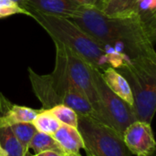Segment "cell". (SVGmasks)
I'll return each mask as SVG.
<instances>
[{
    "instance_id": "13",
    "label": "cell",
    "mask_w": 156,
    "mask_h": 156,
    "mask_svg": "<svg viewBox=\"0 0 156 156\" xmlns=\"http://www.w3.org/2000/svg\"><path fill=\"white\" fill-rule=\"evenodd\" d=\"M138 0H103L101 11L108 17H124L137 12Z\"/></svg>"
},
{
    "instance_id": "4",
    "label": "cell",
    "mask_w": 156,
    "mask_h": 156,
    "mask_svg": "<svg viewBox=\"0 0 156 156\" xmlns=\"http://www.w3.org/2000/svg\"><path fill=\"white\" fill-rule=\"evenodd\" d=\"M28 76L32 90L41 102L43 110L63 104L74 110L78 115L97 118L87 97L66 80L53 72L39 75L31 68H28Z\"/></svg>"
},
{
    "instance_id": "25",
    "label": "cell",
    "mask_w": 156,
    "mask_h": 156,
    "mask_svg": "<svg viewBox=\"0 0 156 156\" xmlns=\"http://www.w3.org/2000/svg\"><path fill=\"white\" fill-rule=\"evenodd\" d=\"M150 156H156V155H155V154H152V155H150Z\"/></svg>"
},
{
    "instance_id": "3",
    "label": "cell",
    "mask_w": 156,
    "mask_h": 156,
    "mask_svg": "<svg viewBox=\"0 0 156 156\" xmlns=\"http://www.w3.org/2000/svg\"><path fill=\"white\" fill-rule=\"evenodd\" d=\"M117 70L130 85L136 120L151 123L156 108V59L135 57Z\"/></svg>"
},
{
    "instance_id": "5",
    "label": "cell",
    "mask_w": 156,
    "mask_h": 156,
    "mask_svg": "<svg viewBox=\"0 0 156 156\" xmlns=\"http://www.w3.org/2000/svg\"><path fill=\"white\" fill-rule=\"evenodd\" d=\"M78 130L87 156H131L122 135L108 124L90 116L78 115Z\"/></svg>"
},
{
    "instance_id": "12",
    "label": "cell",
    "mask_w": 156,
    "mask_h": 156,
    "mask_svg": "<svg viewBox=\"0 0 156 156\" xmlns=\"http://www.w3.org/2000/svg\"><path fill=\"white\" fill-rule=\"evenodd\" d=\"M101 73L107 87L114 94H116L122 101L128 103L131 107H133V98L130 85L125 80V78L120 72H118L117 69L112 67L105 69Z\"/></svg>"
},
{
    "instance_id": "21",
    "label": "cell",
    "mask_w": 156,
    "mask_h": 156,
    "mask_svg": "<svg viewBox=\"0 0 156 156\" xmlns=\"http://www.w3.org/2000/svg\"><path fill=\"white\" fill-rule=\"evenodd\" d=\"M102 1H103V0H90V5H93V6H95V7L101 9Z\"/></svg>"
},
{
    "instance_id": "19",
    "label": "cell",
    "mask_w": 156,
    "mask_h": 156,
    "mask_svg": "<svg viewBox=\"0 0 156 156\" xmlns=\"http://www.w3.org/2000/svg\"><path fill=\"white\" fill-rule=\"evenodd\" d=\"M16 14H23L28 16V12L15 1L0 0V18Z\"/></svg>"
},
{
    "instance_id": "10",
    "label": "cell",
    "mask_w": 156,
    "mask_h": 156,
    "mask_svg": "<svg viewBox=\"0 0 156 156\" xmlns=\"http://www.w3.org/2000/svg\"><path fill=\"white\" fill-rule=\"evenodd\" d=\"M28 6L43 14L70 18L78 7L72 0H26L21 5Z\"/></svg>"
},
{
    "instance_id": "23",
    "label": "cell",
    "mask_w": 156,
    "mask_h": 156,
    "mask_svg": "<svg viewBox=\"0 0 156 156\" xmlns=\"http://www.w3.org/2000/svg\"><path fill=\"white\" fill-rule=\"evenodd\" d=\"M0 156H5V154H4V152L1 150V148H0Z\"/></svg>"
},
{
    "instance_id": "18",
    "label": "cell",
    "mask_w": 156,
    "mask_h": 156,
    "mask_svg": "<svg viewBox=\"0 0 156 156\" xmlns=\"http://www.w3.org/2000/svg\"><path fill=\"white\" fill-rule=\"evenodd\" d=\"M49 111L61 124L78 127V114L71 108L60 104L49 109Z\"/></svg>"
},
{
    "instance_id": "2",
    "label": "cell",
    "mask_w": 156,
    "mask_h": 156,
    "mask_svg": "<svg viewBox=\"0 0 156 156\" xmlns=\"http://www.w3.org/2000/svg\"><path fill=\"white\" fill-rule=\"evenodd\" d=\"M28 16L34 18L51 37L66 45L91 68L101 72L111 67L109 58L101 48L99 43L76 23L67 17L43 14L28 6H23Z\"/></svg>"
},
{
    "instance_id": "1",
    "label": "cell",
    "mask_w": 156,
    "mask_h": 156,
    "mask_svg": "<svg viewBox=\"0 0 156 156\" xmlns=\"http://www.w3.org/2000/svg\"><path fill=\"white\" fill-rule=\"evenodd\" d=\"M98 43L120 40L124 43L132 58L139 56L156 59L155 32L138 13L124 17H108L93 5H80L69 18Z\"/></svg>"
},
{
    "instance_id": "14",
    "label": "cell",
    "mask_w": 156,
    "mask_h": 156,
    "mask_svg": "<svg viewBox=\"0 0 156 156\" xmlns=\"http://www.w3.org/2000/svg\"><path fill=\"white\" fill-rule=\"evenodd\" d=\"M0 148L5 156H27L28 154L16 139L10 127L0 128Z\"/></svg>"
},
{
    "instance_id": "22",
    "label": "cell",
    "mask_w": 156,
    "mask_h": 156,
    "mask_svg": "<svg viewBox=\"0 0 156 156\" xmlns=\"http://www.w3.org/2000/svg\"><path fill=\"white\" fill-rule=\"evenodd\" d=\"M13 1H15V2H16V3H17L18 5H21V4H22V3H24L26 0H13Z\"/></svg>"
},
{
    "instance_id": "17",
    "label": "cell",
    "mask_w": 156,
    "mask_h": 156,
    "mask_svg": "<svg viewBox=\"0 0 156 156\" xmlns=\"http://www.w3.org/2000/svg\"><path fill=\"white\" fill-rule=\"evenodd\" d=\"M10 128L25 151L28 153V150L30 149V143L37 132L35 126L32 122H20L12 125Z\"/></svg>"
},
{
    "instance_id": "7",
    "label": "cell",
    "mask_w": 156,
    "mask_h": 156,
    "mask_svg": "<svg viewBox=\"0 0 156 156\" xmlns=\"http://www.w3.org/2000/svg\"><path fill=\"white\" fill-rule=\"evenodd\" d=\"M98 96V120L115 129L122 135L125 129L137 121L132 107L114 94L105 84L100 70L91 68Z\"/></svg>"
},
{
    "instance_id": "8",
    "label": "cell",
    "mask_w": 156,
    "mask_h": 156,
    "mask_svg": "<svg viewBox=\"0 0 156 156\" xmlns=\"http://www.w3.org/2000/svg\"><path fill=\"white\" fill-rule=\"evenodd\" d=\"M123 142L132 154L150 156L155 154L156 144L151 123L135 121L122 133Z\"/></svg>"
},
{
    "instance_id": "9",
    "label": "cell",
    "mask_w": 156,
    "mask_h": 156,
    "mask_svg": "<svg viewBox=\"0 0 156 156\" xmlns=\"http://www.w3.org/2000/svg\"><path fill=\"white\" fill-rule=\"evenodd\" d=\"M39 111L14 104L0 92V128L11 127L20 122H32Z\"/></svg>"
},
{
    "instance_id": "20",
    "label": "cell",
    "mask_w": 156,
    "mask_h": 156,
    "mask_svg": "<svg viewBox=\"0 0 156 156\" xmlns=\"http://www.w3.org/2000/svg\"><path fill=\"white\" fill-rule=\"evenodd\" d=\"M34 156H65L63 154H60L58 153L53 152V151H47V152H42L39 154H35Z\"/></svg>"
},
{
    "instance_id": "15",
    "label": "cell",
    "mask_w": 156,
    "mask_h": 156,
    "mask_svg": "<svg viewBox=\"0 0 156 156\" xmlns=\"http://www.w3.org/2000/svg\"><path fill=\"white\" fill-rule=\"evenodd\" d=\"M37 132L47 134H54L60 127L61 123L56 119V117L50 112L49 110L41 109L32 122Z\"/></svg>"
},
{
    "instance_id": "16",
    "label": "cell",
    "mask_w": 156,
    "mask_h": 156,
    "mask_svg": "<svg viewBox=\"0 0 156 156\" xmlns=\"http://www.w3.org/2000/svg\"><path fill=\"white\" fill-rule=\"evenodd\" d=\"M30 148H32L35 154H39L47 151H53L60 154L66 155L62 148L58 145V144L56 142L52 135L40 132H37V133L34 135L30 143Z\"/></svg>"
},
{
    "instance_id": "26",
    "label": "cell",
    "mask_w": 156,
    "mask_h": 156,
    "mask_svg": "<svg viewBox=\"0 0 156 156\" xmlns=\"http://www.w3.org/2000/svg\"><path fill=\"white\" fill-rule=\"evenodd\" d=\"M65 156H67V155H65Z\"/></svg>"
},
{
    "instance_id": "24",
    "label": "cell",
    "mask_w": 156,
    "mask_h": 156,
    "mask_svg": "<svg viewBox=\"0 0 156 156\" xmlns=\"http://www.w3.org/2000/svg\"><path fill=\"white\" fill-rule=\"evenodd\" d=\"M67 156H81V155L79 154H69V155H67Z\"/></svg>"
},
{
    "instance_id": "11",
    "label": "cell",
    "mask_w": 156,
    "mask_h": 156,
    "mask_svg": "<svg viewBox=\"0 0 156 156\" xmlns=\"http://www.w3.org/2000/svg\"><path fill=\"white\" fill-rule=\"evenodd\" d=\"M52 136L66 155L79 154L80 151L84 148V142L78 128L61 124Z\"/></svg>"
},
{
    "instance_id": "6",
    "label": "cell",
    "mask_w": 156,
    "mask_h": 156,
    "mask_svg": "<svg viewBox=\"0 0 156 156\" xmlns=\"http://www.w3.org/2000/svg\"><path fill=\"white\" fill-rule=\"evenodd\" d=\"M56 48L55 69L52 71L80 90L91 103L98 120V96L91 67L66 45L52 39Z\"/></svg>"
}]
</instances>
